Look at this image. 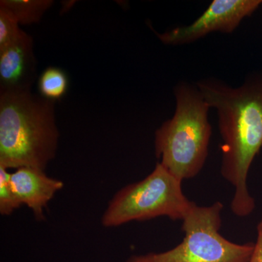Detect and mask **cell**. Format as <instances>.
Returning <instances> with one entry per match:
<instances>
[{
	"label": "cell",
	"mask_w": 262,
	"mask_h": 262,
	"mask_svg": "<svg viewBox=\"0 0 262 262\" xmlns=\"http://www.w3.org/2000/svg\"><path fill=\"white\" fill-rule=\"evenodd\" d=\"M196 87L218 115L221 174L234 189L231 211L238 217L248 216L256 208L248 191V173L262 148V75L250 77L238 88L215 80L200 81Z\"/></svg>",
	"instance_id": "cell-1"
},
{
	"label": "cell",
	"mask_w": 262,
	"mask_h": 262,
	"mask_svg": "<svg viewBox=\"0 0 262 262\" xmlns=\"http://www.w3.org/2000/svg\"><path fill=\"white\" fill-rule=\"evenodd\" d=\"M58 138L53 101L30 89L1 90L0 167L46 170Z\"/></svg>",
	"instance_id": "cell-2"
},
{
	"label": "cell",
	"mask_w": 262,
	"mask_h": 262,
	"mask_svg": "<svg viewBox=\"0 0 262 262\" xmlns=\"http://www.w3.org/2000/svg\"><path fill=\"white\" fill-rule=\"evenodd\" d=\"M175 96L173 117L155 132V154L183 182L198 176L206 163L212 134L211 107L201 91L186 82L176 87Z\"/></svg>",
	"instance_id": "cell-3"
},
{
	"label": "cell",
	"mask_w": 262,
	"mask_h": 262,
	"mask_svg": "<svg viewBox=\"0 0 262 262\" xmlns=\"http://www.w3.org/2000/svg\"><path fill=\"white\" fill-rule=\"evenodd\" d=\"M182 182L157 163L146 178L128 184L113 196L101 217L106 228L159 217L183 221L195 203L182 190Z\"/></svg>",
	"instance_id": "cell-4"
},
{
	"label": "cell",
	"mask_w": 262,
	"mask_h": 262,
	"mask_svg": "<svg viewBox=\"0 0 262 262\" xmlns=\"http://www.w3.org/2000/svg\"><path fill=\"white\" fill-rule=\"evenodd\" d=\"M224 206L194 204L182 221L184 236L172 249L161 253L134 255L126 262H249L254 243L239 244L220 233Z\"/></svg>",
	"instance_id": "cell-5"
},
{
	"label": "cell",
	"mask_w": 262,
	"mask_h": 262,
	"mask_svg": "<svg viewBox=\"0 0 262 262\" xmlns=\"http://www.w3.org/2000/svg\"><path fill=\"white\" fill-rule=\"evenodd\" d=\"M261 4L262 0H214L190 25L176 27L158 34V37L165 45L181 46L194 42L211 32L232 33Z\"/></svg>",
	"instance_id": "cell-6"
},
{
	"label": "cell",
	"mask_w": 262,
	"mask_h": 262,
	"mask_svg": "<svg viewBox=\"0 0 262 262\" xmlns=\"http://www.w3.org/2000/svg\"><path fill=\"white\" fill-rule=\"evenodd\" d=\"M10 184L21 206L32 211L36 220H45V209L55 194L63 189L61 180L51 178L39 169L19 168L10 173Z\"/></svg>",
	"instance_id": "cell-7"
},
{
	"label": "cell",
	"mask_w": 262,
	"mask_h": 262,
	"mask_svg": "<svg viewBox=\"0 0 262 262\" xmlns=\"http://www.w3.org/2000/svg\"><path fill=\"white\" fill-rule=\"evenodd\" d=\"M34 74L32 38L25 32L18 40L0 49L1 90L30 89Z\"/></svg>",
	"instance_id": "cell-8"
},
{
	"label": "cell",
	"mask_w": 262,
	"mask_h": 262,
	"mask_svg": "<svg viewBox=\"0 0 262 262\" xmlns=\"http://www.w3.org/2000/svg\"><path fill=\"white\" fill-rule=\"evenodd\" d=\"M53 3L49 0H2L0 9L19 24H32L39 22Z\"/></svg>",
	"instance_id": "cell-9"
},
{
	"label": "cell",
	"mask_w": 262,
	"mask_h": 262,
	"mask_svg": "<svg viewBox=\"0 0 262 262\" xmlns=\"http://www.w3.org/2000/svg\"><path fill=\"white\" fill-rule=\"evenodd\" d=\"M68 85L65 72L56 67L45 70L38 81V89L42 97L53 101L64 96Z\"/></svg>",
	"instance_id": "cell-10"
},
{
	"label": "cell",
	"mask_w": 262,
	"mask_h": 262,
	"mask_svg": "<svg viewBox=\"0 0 262 262\" xmlns=\"http://www.w3.org/2000/svg\"><path fill=\"white\" fill-rule=\"evenodd\" d=\"M10 177L8 169L0 167V213L3 215H11L21 206L10 184Z\"/></svg>",
	"instance_id": "cell-11"
},
{
	"label": "cell",
	"mask_w": 262,
	"mask_h": 262,
	"mask_svg": "<svg viewBox=\"0 0 262 262\" xmlns=\"http://www.w3.org/2000/svg\"><path fill=\"white\" fill-rule=\"evenodd\" d=\"M19 24L5 10L0 9V49L18 40L24 35Z\"/></svg>",
	"instance_id": "cell-12"
},
{
	"label": "cell",
	"mask_w": 262,
	"mask_h": 262,
	"mask_svg": "<svg viewBox=\"0 0 262 262\" xmlns=\"http://www.w3.org/2000/svg\"><path fill=\"white\" fill-rule=\"evenodd\" d=\"M249 262H262V213L257 225V237L254 243V250Z\"/></svg>",
	"instance_id": "cell-13"
}]
</instances>
